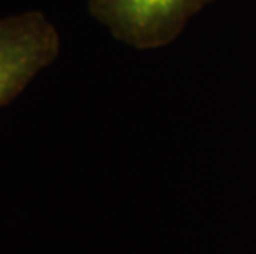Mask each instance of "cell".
<instances>
[{
  "label": "cell",
  "instance_id": "obj_2",
  "mask_svg": "<svg viewBox=\"0 0 256 254\" xmlns=\"http://www.w3.org/2000/svg\"><path fill=\"white\" fill-rule=\"evenodd\" d=\"M60 48L58 28L40 10L0 17V107L18 98Z\"/></svg>",
  "mask_w": 256,
  "mask_h": 254
},
{
  "label": "cell",
  "instance_id": "obj_1",
  "mask_svg": "<svg viewBox=\"0 0 256 254\" xmlns=\"http://www.w3.org/2000/svg\"><path fill=\"white\" fill-rule=\"evenodd\" d=\"M214 0H88L91 17L136 50L172 43L190 18Z\"/></svg>",
  "mask_w": 256,
  "mask_h": 254
}]
</instances>
